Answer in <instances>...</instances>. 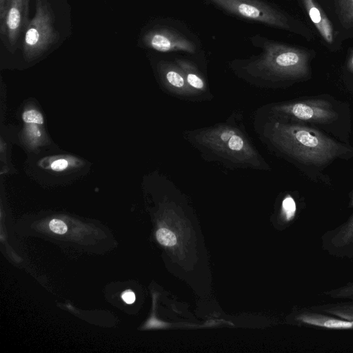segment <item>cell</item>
<instances>
[{"instance_id": "20", "label": "cell", "mask_w": 353, "mask_h": 353, "mask_svg": "<svg viewBox=\"0 0 353 353\" xmlns=\"http://www.w3.org/2000/svg\"><path fill=\"white\" fill-rule=\"evenodd\" d=\"M50 229L54 233L63 234L67 232L65 223L59 219H52L49 223Z\"/></svg>"}, {"instance_id": "24", "label": "cell", "mask_w": 353, "mask_h": 353, "mask_svg": "<svg viewBox=\"0 0 353 353\" xmlns=\"http://www.w3.org/2000/svg\"><path fill=\"white\" fill-rule=\"evenodd\" d=\"M347 69L353 73V52H352V54H350L349 59H348V61H347Z\"/></svg>"}, {"instance_id": "1", "label": "cell", "mask_w": 353, "mask_h": 353, "mask_svg": "<svg viewBox=\"0 0 353 353\" xmlns=\"http://www.w3.org/2000/svg\"><path fill=\"white\" fill-rule=\"evenodd\" d=\"M261 135L274 150L305 165L325 166L351 152L347 145L316 129L276 117L265 123Z\"/></svg>"}, {"instance_id": "16", "label": "cell", "mask_w": 353, "mask_h": 353, "mask_svg": "<svg viewBox=\"0 0 353 353\" xmlns=\"http://www.w3.org/2000/svg\"><path fill=\"white\" fill-rule=\"evenodd\" d=\"M322 294L334 299H353V281L338 288L324 291Z\"/></svg>"}, {"instance_id": "8", "label": "cell", "mask_w": 353, "mask_h": 353, "mask_svg": "<svg viewBox=\"0 0 353 353\" xmlns=\"http://www.w3.org/2000/svg\"><path fill=\"white\" fill-rule=\"evenodd\" d=\"M350 199L349 207L353 210V190ZM321 242L322 250L329 255L353 259V211L345 222L325 232L321 236Z\"/></svg>"}, {"instance_id": "25", "label": "cell", "mask_w": 353, "mask_h": 353, "mask_svg": "<svg viewBox=\"0 0 353 353\" xmlns=\"http://www.w3.org/2000/svg\"><path fill=\"white\" fill-rule=\"evenodd\" d=\"M5 0H0V8L3 7Z\"/></svg>"}, {"instance_id": "2", "label": "cell", "mask_w": 353, "mask_h": 353, "mask_svg": "<svg viewBox=\"0 0 353 353\" xmlns=\"http://www.w3.org/2000/svg\"><path fill=\"white\" fill-rule=\"evenodd\" d=\"M188 140L213 160L239 168L268 169V165L239 128L226 123L189 132Z\"/></svg>"}, {"instance_id": "14", "label": "cell", "mask_w": 353, "mask_h": 353, "mask_svg": "<svg viewBox=\"0 0 353 353\" xmlns=\"http://www.w3.org/2000/svg\"><path fill=\"white\" fill-rule=\"evenodd\" d=\"M345 301L327 303L311 305L309 307L314 311L353 321V299Z\"/></svg>"}, {"instance_id": "12", "label": "cell", "mask_w": 353, "mask_h": 353, "mask_svg": "<svg viewBox=\"0 0 353 353\" xmlns=\"http://www.w3.org/2000/svg\"><path fill=\"white\" fill-rule=\"evenodd\" d=\"M306 12L324 40L333 42V27L327 15L315 0H303Z\"/></svg>"}, {"instance_id": "7", "label": "cell", "mask_w": 353, "mask_h": 353, "mask_svg": "<svg viewBox=\"0 0 353 353\" xmlns=\"http://www.w3.org/2000/svg\"><path fill=\"white\" fill-rule=\"evenodd\" d=\"M30 0H5L0 8V37L4 46L13 52L20 37L30 23Z\"/></svg>"}, {"instance_id": "19", "label": "cell", "mask_w": 353, "mask_h": 353, "mask_svg": "<svg viewBox=\"0 0 353 353\" xmlns=\"http://www.w3.org/2000/svg\"><path fill=\"white\" fill-rule=\"evenodd\" d=\"M22 119L26 123L41 125L43 117L41 113L36 110H28L22 114Z\"/></svg>"}, {"instance_id": "6", "label": "cell", "mask_w": 353, "mask_h": 353, "mask_svg": "<svg viewBox=\"0 0 353 353\" xmlns=\"http://www.w3.org/2000/svg\"><path fill=\"white\" fill-rule=\"evenodd\" d=\"M237 17L283 30H291L288 17L267 2L261 0H206Z\"/></svg>"}, {"instance_id": "17", "label": "cell", "mask_w": 353, "mask_h": 353, "mask_svg": "<svg viewBox=\"0 0 353 353\" xmlns=\"http://www.w3.org/2000/svg\"><path fill=\"white\" fill-rule=\"evenodd\" d=\"M282 216L285 222H291L296 215L297 204L295 200L288 195L282 201Z\"/></svg>"}, {"instance_id": "22", "label": "cell", "mask_w": 353, "mask_h": 353, "mask_svg": "<svg viewBox=\"0 0 353 353\" xmlns=\"http://www.w3.org/2000/svg\"><path fill=\"white\" fill-rule=\"evenodd\" d=\"M123 301L128 304H132L135 301V294L132 290H126L121 294Z\"/></svg>"}, {"instance_id": "21", "label": "cell", "mask_w": 353, "mask_h": 353, "mask_svg": "<svg viewBox=\"0 0 353 353\" xmlns=\"http://www.w3.org/2000/svg\"><path fill=\"white\" fill-rule=\"evenodd\" d=\"M68 161L64 159H59L53 161L51 164V169L54 171H62L67 168Z\"/></svg>"}, {"instance_id": "13", "label": "cell", "mask_w": 353, "mask_h": 353, "mask_svg": "<svg viewBox=\"0 0 353 353\" xmlns=\"http://www.w3.org/2000/svg\"><path fill=\"white\" fill-rule=\"evenodd\" d=\"M175 63L182 70L188 85L195 94L206 91V81L192 62L186 59H176Z\"/></svg>"}, {"instance_id": "4", "label": "cell", "mask_w": 353, "mask_h": 353, "mask_svg": "<svg viewBox=\"0 0 353 353\" xmlns=\"http://www.w3.org/2000/svg\"><path fill=\"white\" fill-rule=\"evenodd\" d=\"M59 39L51 5L48 0H36L34 16L23 34L24 56L27 59L40 56L56 44Z\"/></svg>"}, {"instance_id": "10", "label": "cell", "mask_w": 353, "mask_h": 353, "mask_svg": "<svg viewBox=\"0 0 353 353\" xmlns=\"http://www.w3.org/2000/svg\"><path fill=\"white\" fill-rule=\"evenodd\" d=\"M292 319L297 325L307 327L336 330H353V321L316 312L309 307L297 310L293 314Z\"/></svg>"}, {"instance_id": "9", "label": "cell", "mask_w": 353, "mask_h": 353, "mask_svg": "<svg viewBox=\"0 0 353 353\" xmlns=\"http://www.w3.org/2000/svg\"><path fill=\"white\" fill-rule=\"evenodd\" d=\"M143 41L147 47L161 52H196L194 43L191 40L176 30L168 28L150 30L144 35Z\"/></svg>"}, {"instance_id": "15", "label": "cell", "mask_w": 353, "mask_h": 353, "mask_svg": "<svg viewBox=\"0 0 353 353\" xmlns=\"http://www.w3.org/2000/svg\"><path fill=\"white\" fill-rule=\"evenodd\" d=\"M336 12L341 25L345 28L353 27V0H337Z\"/></svg>"}, {"instance_id": "18", "label": "cell", "mask_w": 353, "mask_h": 353, "mask_svg": "<svg viewBox=\"0 0 353 353\" xmlns=\"http://www.w3.org/2000/svg\"><path fill=\"white\" fill-rule=\"evenodd\" d=\"M157 241L162 245L165 246H173L176 243V238L175 234L166 228H160L157 230Z\"/></svg>"}, {"instance_id": "11", "label": "cell", "mask_w": 353, "mask_h": 353, "mask_svg": "<svg viewBox=\"0 0 353 353\" xmlns=\"http://www.w3.org/2000/svg\"><path fill=\"white\" fill-rule=\"evenodd\" d=\"M159 72L164 85L173 94L181 97L196 95L188 85L182 70L176 63H161Z\"/></svg>"}, {"instance_id": "3", "label": "cell", "mask_w": 353, "mask_h": 353, "mask_svg": "<svg viewBox=\"0 0 353 353\" xmlns=\"http://www.w3.org/2000/svg\"><path fill=\"white\" fill-rule=\"evenodd\" d=\"M260 46L261 52L242 64V72L247 77L270 84L310 75V54L307 50L270 40H264Z\"/></svg>"}, {"instance_id": "5", "label": "cell", "mask_w": 353, "mask_h": 353, "mask_svg": "<svg viewBox=\"0 0 353 353\" xmlns=\"http://www.w3.org/2000/svg\"><path fill=\"white\" fill-rule=\"evenodd\" d=\"M273 117L294 122L330 123L336 121L338 114L332 105L323 99H307L280 103L270 107Z\"/></svg>"}, {"instance_id": "23", "label": "cell", "mask_w": 353, "mask_h": 353, "mask_svg": "<svg viewBox=\"0 0 353 353\" xmlns=\"http://www.w3.org/2000/svg\"><path fill=\"white\" fill-rule=\"evenodd\" d=\"M36 125L37 124L33 125L31 123L28 128V134L32 138H38L41 136V132Z\"/></svg>"}]
</instances>
